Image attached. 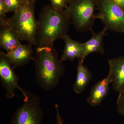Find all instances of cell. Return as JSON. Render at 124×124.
I'll return each instance as SVG.
<instances>
[{
    "mask_svg": "<svg viewBox=\"0 0 124 124\" xmlns=\"http://www.w3.org/2000/svg\"><path fill=\"white\" fill-rule=\"evenodd\" d=\"M97 8V0H70L66 10L77 31L84 32L93 31Z\"/></svg>",
    "mask_w": 124,
    "mask_h": 124,
    "instance_id": "4",
    "label": "cell"
},
{
    "mask_svg": "<svg viewBox=\"0 0 124 124\" xmlns=\"http://www.w3.org/2000/svg\"><path fill=\"white\" fill-rule=\"evenodd\" d=\"M55 111H56V123L55 124H64V121L61 117L59 112L58 105L55 104L54 105Z\"/></svg>",
    "mask_w": 124,
    "mask_h": 124,
    "instance_id": "18",
    "label": "cell"
},
{
    "mask_svg": "<svg viewBox=\"0 0 124 124\" xmlns=\"http://www.w3.org/2000/svg\"><path fill=\"white\" fill-rule=\"evenodd\" d=\"M20 40L17 34L9 27L6 25L1 26L0 45L7 53L22 45Z\"/></svg>",
    "mask_w": 124,
    "mask_h": 124,
    "instance_id": "13",
    "label": "cell"
},
{
    "mask_svg": "<svg viewBox=\"0 0 124 124\" xmlns=\"http://www.w3.org/2000/svg\"><path fill=\"white\" fill-rule=\"evenodd\" d=\"M109 71L113 89L119 93L124 91V57L108 60Z\"/></svg>",
    "mask_w": 124,
    "mask_h": 124,
    "instance_id": "8",
    "label": "cell"
},
{
    "mask_svg": "<svg viewBox=\"0 0 124 124\" xmlns=\"http://www.w3.org/2000/svg\"><path fill=\"white\" fill-rule=\"evenodd\" d=\"M6 13L14 12L20 7L23 1L22 0H3Z\"/></svg>",
    "mask_w": 124,
    "mask_h": 124,
    "instance_id": "15",
    "label": "cell"
},
{
    "mask_svg": "<svg viewBox=\"0 0 124 124\" xmlns=\"http://www.w3.org/2000/svg\"><path fill=\"white\" fill-rule=\"evenodd\" d=\"M6 13L5 6L3 0H0V20L4 18Z\"/></svg>",
    "mask_w": 124,
    "mask_h": 124,
    "instance_id": "19",
    "label": "cell"
},
{
    "mask_svg": "<svg viewBox=\"0 0 124 124\" xmlns=\"http://www.w3.org/2000/svg\"><path fill=\"white\" fill-rule=\"evenodd\" d=\"M124 11V0H112Z\"/></svg>",
    "mask_w": 124,
    "mask_h": 124,
    "instance_id": "20",
    "label": "cell"
},
{
    "mask_svg": "<svg viewBox=\"0 0 124 124\" xmlns=\"http://www.w3.org/2000/svg\"><path fill=\"white\" fill-rule=\"evenodd\" d=\"M77 75L75 82L73 85L74 92L80 94L84 91L93 77L92 72L83 63L79 61L76 67Z\"/></svg>",
    "mask_w": 124,
    "mask_h": 124,
    "instance_id": "14",
    "label": "cell"
},
{
    "mask_svg": "<svg viewBox=\"0 0 124 124\" xmlns=\"http://www.w3.org/2000/svg\"><path fill=\"white\" fill-rule=\"evenodd\" d=\"M23 105L14 113L9 124H41L44 112L39 98L27 90Z\"/></svg>",
    "mask_w": 124,
    "mask_h": 124,
    "instance_id": "5",
    "label": "cell"
},
{
    "mask_svg": "<svg viewBox=\"0 0 124 124\" xmlns=\"http://www.w3.org/2000/svg\"><path fill=\"white\" fill-rule=\"evenodd\" d=\"M110 79L108 75L107 77L96 83L91 88L87 102L91 106H99L108 94Z\"/></svg>",
    "mask_w": 124,
    "mask_h": 124,
    "instance_id": "11",
    "label": "cell"
},
{
    "mask_svg": "<svg viewBox=\"0 0 124 124\" xmlns=\"http://www.w3.org/2000/svg\"><path fill=\"white\" fill-rule=\"evenodd\" d=\"M22 0V1H25V0Z\"/></svg>",
    "mask_w": 124,
    "mask_h": 124,
    "instance_id": "21",
    "label": "cell"
},
{
    "mask_svg": "<svg viewBox=\"0 0 124 124\" xmlns=\"http://www.w3.org/2000/svg\"><path fill=\"white\" fill-rule=\"evenodd\" d=\"M119 94L116 102L117 111L124 117V91Z\"/></svg>",
    "mask_w": 124,
    "mask_h": 124,
    "instance_id": "17",
    "label": "cell"
},
{
    "mask_svg": "<svg viewBox=\"0 0 124 124\" xmlns=\"http://www.w3.org/2000/svg\"><path fill=\"white\" fill-rule=\"evenodd\" d=\"M33 61L36 82L46 91L56 88L65 68L54 46H36Z\"/></svg>",
    "mask_w": 124,
    "mask_h": 124,
    "instance_id": "1",
    "label": "cell"
},
{
    "mask_svg": "<svg viewBox=\"0 0 124 124\" xmlns=\"http://www.w3.org/2000/svg\"><path fill=\"white\" fill-rule=\"evenodd\" d=\"M35 0V1H36V0Z\"/></svg>",
    "mask_w": 124,
    "mask_h": 124,
    "instance_id": "22",
    "label": "cell"
},
{
    "mask_svg": "<svg viewBox=\"0 0 124 124\" xmlns=\"http://www.w3.org/2000/svg\"><path fill=\"white\" fill-rule=\"evenodd\" d=\"M65 45L61 57L62 61H73L76 58L80 60L82 56L83 48L82 43L72 39L67 34L63 37Z\"/></svg>",
    "mask_w": 124,
    "mask_h": 124,
    "instance_id": "12",
    "label": "cell"
},
{
    "mask_svg": "<svg viewBox=\"0 0 124 124\" xmlns=\"http://www.w3.org/2000/svg\"><path fill=\"white\" fill-rule=\"evenodd\" d=\"M31 45L19 46L10 52L5 53L14 68L24 66L33 60L34 51Z\"/></svg>",
    "mask_w": 124,
    "mask_h": 124,
    "instance_id": "9",
    "label": "cell"
},
{
    "mask_svg": "<svg viewBox=\"0 0 124 124\" xmlns=\"http://www.w3.org/2000/svg\"><path fill=\"white\" fill-rule=\"evenodd\" d=\"M4 53L0 52V80L2 87L6 91V97L8 99L13 98L15 91L18 89L22 93L23 98L27 97V90L19 84V79Z\"/></svg>",
    "mask_w": 124,
    "mask_h": 124,
    "instance_id": "7",
    "label": "cell"
},
{
    "mask_svg": "<svg viewBox=\"0 0 124 124\" xmlns=\"http://www.w3.org/2000/svg\"><path fill=\"white\" fill-rule=\"evenodd\" d=\"M50 5L58 10H65L67 8L70 0H49Z\"/></svg>",
    "mask_w": 124,
    "mask_h": 124,
    "instance_id": "16",
    "label": "cell"
},
{
    "mask_svg": "<svg viewBox=\"0 0 124 124\" xmlns=\"http://www.w3.org/2000/svg\"><path fill=\"white\" fill-rule=\"evenodd\" d=\"M107 31V29L104 27L102 31L97 33L91 31L92 35L91 38L86 42L82 43V56L78 61L83 63L86 57L93 53H99L102 54H104V49L103 41Z\"/></svg>",
    "mask_w": 124,
    "mask_h": 124,
    "instance_id": "10",
    "label": "cell"
},
{
    "mask_svg": "<svg viewBox=\"0 0 124 124\" xmlns=\"http://www.w3.org/2000/svg\"><path fill=\"white\" fill-rule=\"evenodd\" d=\"M35 2L34 0L23 1L11 17L0 21V25L9 27L20 40L36 46L37 21L35 17Z\"/></svg>",
    "mask_w": 124,
    "mask_h": 124,
    "instance_id": "3",
    "label": "cell"
},
{
    "mask_svg": "<svg viewBox=\"0 0 124 124\" xmlns=\"http://www.w3.org/2000/svg\"><path fill=\"white\" fill-rule=\"evenodd\" d=\"M97 19L107 30L124 33V11L112 0H97Z\"/></svg>",
    "mask_w": 124,
    "mask_h": 124,
    "instance_id": "6",
    "label": "cell"
},
{
    "mask_svg": "<svg viewBox=\"0 0 124 124\" xmlns=\"http://www.w3.org/2000/svg\"><path fill=\"white\" fill-rule=\"evenodd\" d=\"M70 19L66 10H58L50 5L42 9L37 20V46H54L55 40L67 34Z\"/></svg>",
    "mask_w": 124,
    "mask_h": 124,
    "instance_id": "2",
    "label": "cell"
}]
</instances>
